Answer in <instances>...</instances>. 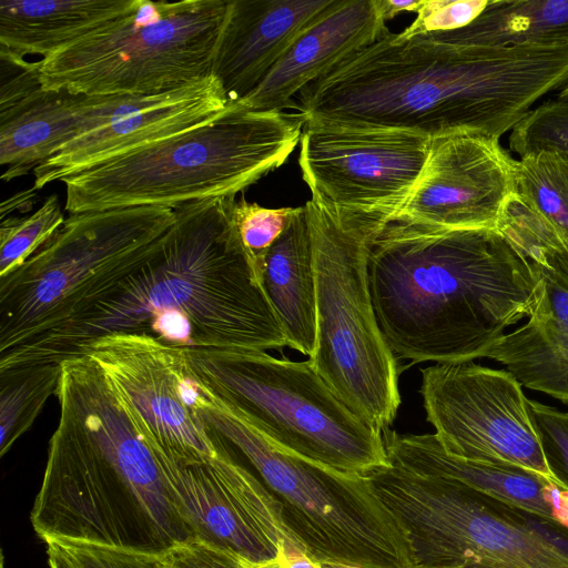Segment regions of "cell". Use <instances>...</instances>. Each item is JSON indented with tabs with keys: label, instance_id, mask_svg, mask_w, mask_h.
I'll return each mask as SVG.
<instances>
[{
	"label": "cell",
	"instance_id": "obj_1",
	"mask_svg": "<svg viewBox=\"0 0 568 568\" xmlns=\"http://www.w3.org/2000/svg\"><path fill=\"white\" fill-rule=\"evenodd\" d=\"M568 84L567 47L453 44L389 30L307 84L305 122L500 140Z\"/></svg>",
	"mask_w": 568,
	"mask_h": 568
},
{
	"label": "cell",
	"instance_id": "obj_2",
	"mask_svg": "<svg viewBox=\"0 0 568 568\" xmlns=\"http://www.w3.org/2000/svg\"><path fill=\"white\" fill-rule=\"evenodd\" d=\"M235 196L173 207L159 252L77 320L0 353V369L61 364L116 333L180 349H281L287 337L253 280L232 219Z\"/></svg>",
	"mask_w": 568,
	"mask_h": 568
},
{
	"label": "cell",
	"instance_id": "obj_3",
	"mask_svg": "<svg viewBox=\"0 0 568 568\" xmlns=\"http://www.w3.org/2000/svg\"><path fill=\"white\" fill-rule=\"evenodd\" d=\"M368 278L382 335L410 365L485 357L538 298L529 260L498 229L392 217L373 240Z\"/></svg>",
	"mask_w": 568,
	"mask_h": 568
},
{
	"label": "cell",
	"instance_id": "obj_4",
	"mask_svg": "<svg viewBox=\"0 0 568 568\" xmlns=\"http://www.w3.org/2000/svg\"><path fill=\"white\" fill-rule=\"evenodd\" d=\"M59 420L31 524L44 541L163 555L194 539L156 454L88 354L61 363Z\"/></svg>",
	"mask_w": 568,
	"mask_h": 568
},
{
	"label": "cell",
	"instance_id": "obj_5",
	"mask_svg": "<svg viewBox=\"0 0 568 568\" xmlns=\"http://www.w3.org/2000/svg\"><path fill=\"white\" fill-rule=\"evenodd\" d=\"M304 124L298 112L231 103L201 125L68 175L64 210L173 209L235 196L287 161Z\"/></svg>",
	"mask_w": 568,
	"mask_h": 568
},
{
	"label": "cell",
	"instance_id": "obj_6",
	"mask_svg": "<svg viewBox=\"0 0 568 568\" xmlns=\"http://www.w3.org/2000/svg\"><path fill=\"white\" fill-rule=\"evenodd\" d=\"M186 376V403L247 463L306 556L362 568H414L403 528L367 476L339 473L284 450L193 373Z\"/></svg>",
	"mask_w": 568,
	"mask_h": 568
},
{
	"label": "cell",
	"instance_id": "obj_7",
	"mask_svg": "<svg viewBox=\"0 0 568 568\" xmlns=\"http://www.w3.org/2000/svg\"><path fill=\"white\" fill-rule=\"evenodd\" d=\"M304 206L316 285V341L308 359L353 413L385 433L400 405V371L377 324L368 257L390 216L342 210L312 197Z\"/></svg>",
	"mask_w": 568,
	"mask_h": 568
},
{
	"label": "cell",
	"instance_id": "obj_8",
	"mask_svg": "<svg viewBox=\"0 0 568 568\" xmlns=\"http://www.w3.org/2000/svg\"><path fill=\"white\" fill-rule=\"evenodd\" d=\"M173 209L134 206L71 214L22 266L0 277V353L72 322L162 247Z\"/></svg>",
	"mask_w": 568,
	"mask_h": 568
},
{
	"label": "cell",
	"instance_id": "obj_9",
	"mask_svg": "<svg viewBox=\"0 0 568 568\" xmlns=\"http://www.w3.org/2000/svg\"><path fill=\"white\" fill-rule=\"evenodd\" d=\"M183 351L200 382L284 450L349 475L390 465L383 433L353 413L310 359L248 348Z\"/></svg>",
	"mask_w": 568,
	"mask_h": 568
},
{
	"label": "cell",
	"instance_id": "obj_10",
	"mask_svg": "<svg viewBox=\"0 0 568 568\" xmlns=\"http://www.w3.org/2000/svg\"><path fill=\"white\" fill-rule=\"evenodd\" d=\"M414 568H568V528L455 479L390 463L366 475Z\"/></svg>",
	"mask_w": 568,
	"mask_h": 568
},
{
	"label": "cell",
	"instance_id": "obj_11",
	"mask_svg": "<svg viewBox=\"0 0 568 568\" xmlns=\"http://www.w3.org/2000/svg\"><path fill=\"white\" fill-rule=\"evenodd\" d=\"M231 0H134L118 18L37 61L43 89L150 94L212 74Z\"/></svg>",
	"mask_w": 568,
	"mask_h": 568
},
{
	"label": "cell",
	"instance_id": "obj_12",
	"mask_svg": "<svg viewBox=\"0 0 568 568\" xmlns=\"http://www.w3.org/2000/svg\"><path fill=\"white\" fill-rule=\"evenodd\" d=\"M420 375L426 419L446 453L516 465L554 479L529 417L528 398L511 373L467 361L434 364Z\"/></svg>",
	"mask_w": 568,
	"mask_h": 568
},
{
	"label": "cell",
	"instance_id": "obj_13",
	"mask_svg": "<svg viewBox=\"0 0 568 568\" xmlns=\"http://www.w3.org/2000/svg\"><path fill=\"white\" fill-rule=\"evenodd\" d=\"M430 140L406 130L305 122L298 164L312 199L392 219L419 179Z\"/></svg>",
	"mask_w": 568,
	"mask_h": 568
},
{
	"label": "cell",
	"instance_id": "obj_14",
	"mask_svg": "<svg viewBox=\"0 0 568 568\" xmlns=\"http://www.w3.org/2000/svg\"><path fill=\"white\" fill-rule=\"evenodd\" d=\"M152 448L194 539L254 565L277 559L286 548L302 550L287 531L274 498L236 460L229 445L219 455L199 462L174 459Z\"/></svg>",
	"mask_w": 568,
	"mask_h": 568
},
{
	"label": "cell",
	"instance_id": "obj_15",
	"mask_svg": "<svg viewBox=\"0 0 568 568\" xmlns=\"http://www.w3.org/2000/svg\"><path fill=\"white\" fill-rule=\"evenodd\" d=\"M230 104L213 74L160 93L82 95L77 135L33 170V186L40 190L82 169L193 129Z\"/></svg>",
	"mask_w": 568,
	"mask_h": 568
},
{
	"label": "cell",
	"instance_id": "obj_16",
	"mask_svg": "<svg viewBox=\"0 0 568 568\" xmlns=\"http://www.w3.org/2000/svg\"><path fill=\"white\" fill-rule=\"evenodd\" d=\"M497 229L529 260L538 298L528 321L485 357L501 363L521 386L568 404V251L516 195Z\"/></svg>",
	"mask_w": 568,
	"mask_h": 568
},
{
	"label": "cell",
	"instance_id": "obj_17",
	"mask_svg": "<svg viewBox=\"0 0 568 568\" xmlns=\"http://www.w3.org/2000/svg\"><path fill=\"white\" fill-rule=\"evenodd\" d=\"M515 195V159L499 140L470 133L432 138L419 179L393 216L450 230L497 229Z\"/></svg>",
	"mask_w": 568,
	"mask_h": 568
},
{
	"label": "cell",
	"instance_id": "obj_18",
	"mask_svg": "<svg viewBox=\"0 0 568 568\" xmlns=\"http://www.w3.org/2000/svg\"><path fill=\"white\" fill-rule=\"evenodd\" d=\"M388 29L375 0H334L262 82L236 102L248 111H284L307 84L382 38Z\"/></svg>",
	"mask_w": 568,
	"mask_h": 568
},
{
	"label": "cell",
	"instance_id": "obj_19",
	"mask_svg": "<svg viewBox=\"0 0 568 568\" xmlns=\"http://www.w3.org/2000/svg\"><path fill=\"white\" fill-rule=\"evenodd\" d=\"M334 0H231L212 74L230 103L250 94Z\"/></svg>",
	"mask_w": 568,
	"mask_h": 568
},
{
	"label": "cell",
	"instance_id": "obj_20",
	"mask_svg": "<svg viewBox=\"0 0 568 568\" xmlns=\"http://www.w3.org/2000/svg\"><path fill=\"white\" fill-rule=\"evenodd\" d=\"M390 463L446 477L521 510L568 528V490L554 479L516 465L470 462L449 455L434 434L383 433Z\"/></svg>",
	"mask_w": 568,
	"mask_h": 568
},
{
	"label": "cell",
	"instance_id": "obj_21",
	"mask_svg": "<svg viewBox=\"0 0 568 568\" xmlns=\"http://www.w3.org/2000/svg\"><path fill=\"white\" fill-rule=\"evenodd\" d=\"M263 288L288 347L310 357L316 341V285L304 205L295 209L266 256Z\"/></svg>",
	"mask_w": 568,
	"mask_h": 568
},
{
	"label": "cell",
	"instance_id": "obj_22",
	"mask_svg": "<svg viewBox=\"0 0 568 568\" xmlns=\"http://www.w3.org/2000/svg\"><path fill=\"white\" fill-rule=\"evenodd\" d=\"M134 0H0V51L47 58L123 14Z\"/></svg>",
	"mask_w": 568,
	"mask_h": 568
},
{
	"label": "cell",
	"instance_id": "obj_23",
	"mask_svg": "<svg viewBox=\"0 0 568 568\" xmlns=\"http://www.w3.org/2000/svg\"><path fill=\"white\" fill-rule=\"evenodd\" d=\"M82 95L40 88L0 110L1 180L23 176L74 139Z\"/></svg>",
	"mask_w": 568,
	"mask_h": 568
},
{
	"label": "cell",
	"instance_id": "obj_24",
	"mask_svg": "<svg viewBox=\"0 0 568 568\" xmlns=\"http://www.w3.org/2000/svg\"><path fill=\"white\" fill-rule=\"evenodd\" d=\"M427 36L453 44L567 47L568 0H488L466 27Z\"/></svg>",
	"mask_w": 568,
	"mask_h": 568
},
{
	"label": "cell",
	"instance_id": "obj_25",
	"mask_svg": "<svg viewBox=\"0 0 568 568\" xmlns=\"http://www.w3.org/2000/svg\"><path fill=\"white\" fill-rule=\"evenodd\" d=\"M515 195L568 251V160L546 152L515 160Z\"/></svg>",
	"mask_w": 568,
	"mask_h": 568
},
{
	"label": "cell",
	"instance_id": "obj_26",
	"mask_svg": "<svg viewBox=\"0 0 568 568\" xmlns=\"http://www.w3.org/2000/svg\"><path fill=\"white\" fill-rule=\"evenodd\" d=\"M61 364L42 363L0 369V456L36 422L50 396L55 395Z\"/></svg>",
	"mask_w": 568,
	"mask_h": 568
},
{
	"label": "cell",
	"instance_id": "obj_27",
	"mask_svg": "<svg viewBox=\"0 0 568 568\" xmlns=\"http://www.w3.org/2000/svg\"><path fill=\"white\" fill-rule=\"evenodd\" d=\"M65 219L55 194L32 214L7 216L0 226V277L22 266L61 229Z\"/></svg>",
	"mask_w": 568,
	"mask_h": 568
},
{
	"label": "cell",
	"instance_id": "obj_28",
	"mask_svg": "<svg viewBox=\"0 0 568 568\" xmlns=\"http://www.w3.org/2000/svg\"><path fill=\"white\" fill-rule=\"evenodd\" d=\"M295 209H266L247 202L243 196L233 202V223L247 256L253 280L262 288L266 256L285 230Z\"/></svg>",
	"mask_w": 568,
	"mask_h": 568
},
{
	"label": "cell",
	"instance_id": "obj_29",
	"mask_svg": "<svg viewBox=\"0 0 568 568\" xmlns=\"http://www.w3.org/2000/svg\"><path fill=\"white\" fill-rule=\"evenodd\" d=\"M509 149L519 158L555 153L568 160V101L546 100L510 131Z\"/></svg>",
	"mask_w": 568,
	"mask_h": 568
},
{
	"label": "cell",
	"instance_id": "obj_30",
	"mask_svg": "<svg viewBox=\"0 0 568 568\" xmlns=\"http://www.w3.org/2000/svg\"><path fill=\"white\" fill-rule=\"evenodd\" d=\"M527 407L547 467L555 481L568 490V412L530 399Z\"/></svg>",
	"mask_w": 568,
	"mask_h": 568
},
{
	"label": "cell",
	"instance_id": "obj_31",
	"mask_svg": "<svg viewBox=\"0 0 568 568\" xmlns=\"http://www.w3.org/2000/svg\"><path fill=\"white\" fill-rule=\"evenodd\" d=\"M487 3L488 0H425L416 19L396 34L399 39H407L460 29L473 22Z\"/></svg>",
	"mask_w": 568,
	"mask_h": 568
},
{
	"label": "cell",
	"instance_id": "obj_32",
	"mask_svg": "<svg viewBox=\"0 0 568 568\" xmlns=\"http://www.w3.org/2000/svg\"><path fill=\"white\" fill-rule=\"evenodd\" d=\"M52 542L75 568H164L162 555L75 540Z\"/></svg>",
	"mask_w": 568,
	"mask_h": 568
},
{
	"label": "cell",
	"instance_id": "obj_33",
	"mask_svg": "<svg viewBox=\"0 0 568 568\" xmlns=\"http://www.w3.org/2000/svg\"><path fill=\"white\" fill-rule=\"evenodd\" d=\"M164 568H256L243 557L197 539L182 542L162 555Z\"/></svg>",
	"mask_w": 568,
	"mask_h": 568
},
{
	"label": "cell",
	"instance_id": "obj_34",
	"mask_svg": "<svg viewBox=\"0 0 568 568\" xmlns=\"http://www.w3.org/2000/svg\"><path fill=\"white\" fill-rule=\"evenodd\" d=\"M42 88L37 61L0 51V110Z\"/></svg>",
	"mask_w": 568,
	"mask_h": 568
},
{
	"label": "cell",
	"instance_id": "obj_35",
	"mask_svg": "<svg viewBox=\"0 0 568 568\" xmlns=\"http://www.w3.org/2000/svg\"><path fill=\"white\" fill-rule=\"evenodd\" d=\"M425 0H409V1H395V0H375V6L381 18L386 22L395 18L400 12L414 11L418 12Z\"/></svg>",
	"mask_w": 568,
	"mask_h": 568
},
{
	"label": "cell",
	"instance_id": "obj_36",
	"mask_svg": "<svg viewBox=\"0 0 568 568\" xmlns=\"http://www.w3.org/2000/svg\"><path fill=\"white\" fill-rule=\"evenodd\" d=\"M34 191H37V189L33 186L31 190L17 193L12 197L3 201L1 204V220L10 216V214L16 211L23 212L21 209L23 206L29 211L32 207L33 197L36 196Z\"/></svg>",
	"mask_w": 568,
	"mask_h": 568
},
{
	"label": "cell",
	"instance_id": "obj_37",
	"mask_svg": "<svg viewBox=\"0 0 568 568\" xmlns=\"http://www.w3.org/2000/svg\"><path fill=\"white\" fill-rule=\"evenodd\" d=\"M48 561L50 568H75L55 542H47Z\"/></svg>",
	"mask_w": 568,
	"mask_h": 568
},
{
	"label": "cell",
	"instance_id": "obj_38",
	"mask_svg": "<svg viewBox=\"0 0 568 568\" xmlns=\"http://www.w3.org/2000/svg\"><path fill=\"white\" fill-rule=\"evenodd\" d=\"M320 568H362L352 565L337 564V562H318Z\"/></svg>",
	"mask_w": 568,
	"mask_h": 568
},
{
	"label": "cell",
	"instance_id": "obj_39",
	"mask_svg": "<svg viewBox=\"0 0 568 568\" xmlns=\"http://www.w3.org/2000/svg\"><path fill=\"white\" fill-rule=\"evenodd\" d=\"M556 98L559 100L568 101V84H566L557 92Z\"/></svg>",
	"mask_w": 568,
	"mask_h": 568
},
{
	"label": "cell",
	"instance_id": "obj_40",
	"mask_svg": "<svg viewBox=\"0 0 568 568\" xmlns=\"http://www.w3.org/2000/svg\"><path fill=\"white\" fill-rule=\"evenodd\" d=\"M458 568H474V567H458Z\"/></svg>",
	"mask_w": 568,
	"mask_h": 568
}]
</instances>
